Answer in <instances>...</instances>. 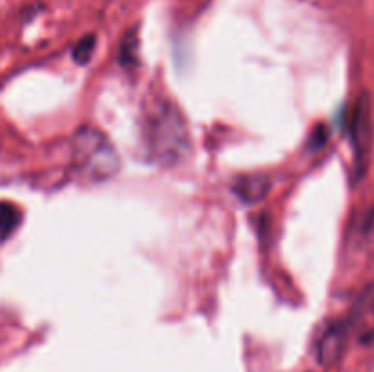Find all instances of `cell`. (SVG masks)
I'll return each instance as SVG.
<instances>
[{"label":"cell","mask_w":374,"mask_h":372,"mask_svg":"<svg viewBox=\"0 0 374 372\" xmlns=\"http://www.w3.org/2000/svg\"><path fill=\"white\" fill-rule=\"evenodd\" d=\"M116 146L101 130L81 126L71 139V170L86 182H103L119 172Z\"/></svg>","instance_id":"7a4b0ae2"},{"label":"cell","mask_w":374,"mask_h":372,"mask_svg":"<svg viewBox=\"0 0 374 372\" xmlns=\"http://www.w3.org/2000/svg\"><path fill=\"white\" fill-rule=\"evenodd\" d=\"M345 327L340 325V323L325 331V334L321 336L316 347V358L321 365H325V367L333 365L340 358L343 347H345Z\"/></svg>","instance_id":"5b68a950"},{"label":"cell","mask_w":374,"mask_h":372,"mask_svg":"<svg viewBox=\"0 0 374 372\" xmlns=\"http://www.w3.org/2000/svg\"><path fill=\"white\" fill-rule=\"evenodd\" d=\"M95 51V35H88V37L81 38L74 48V58L79 64H88Z\"/></svg>","instance_id":"52a82bcc"},{"label":"cell","mask_w":374,"mask_h":372,"mask_svg":"<svg viewBox=\"0 0 374 372\" xmlns=\"http://www.w3.org/2000/svg\"><path fill=\"white\" fill-rule=\"evenodd\" d=\"M272 181L268 175L263 174H251V175H241L234 181L232 185V192L241 199L243 203L254 205L258 201L265 197L271 190Z\"/></svg>","instance_id":"277c9868"},{"label":"cell","mask_w":374,"mask_h":372,"mask_svg":"<svg viewBox=\"0 0 374 372\" xmlns=\"http://www.w3.org/2000/svg\"><path fill=\"white\" fill-rule=\"evenodd\" d=\"M143 141L150 157L172 168L190 155V132L185 115L166 99L153 100L143 119Z\"/></svg>","instance_id":"6da1fadb"},{"label":"cell","mask_w":374,"mask_h":372,"mask_svg":"<svg viewBox=\"0 0 374 372\" xmlns=\"http://www.w3.org/2000/svg\"><path fill=\"white\" fill-rule=\"evenodd\" d=\"M369 141H370L369 104H367L365 97H363V99L358 103L353 115V145H354V153H356L358 172L363 168L362 162L363 159H365L367 152H369Z\"/></svg>","instance_id":"3957f363"},{"label":"cell","mask_w":374,"mask_h":372,"mask_svg":"<svg viewBox=\"0 0 374 372\" xmlns=\"http://www.w3.org/2000/svg\"><path fill=\"white\" fill-rule=\"evenodd\" d=\"M22 221L21 210L9 201H0V243L15 234Z\"/></svg>","instance_id":"8992f818"},{"label":"cell","mask_w":374,"mask_h":372,"mask_svg":"<svg viewBox=\"0 0 374 372\" xmlns=\"http://www.w3.org/2000/svg\"><path fill=\"white\" fill-rule=\"evenodd\" d=\"M136 38H126L123 44V50H121V61H123V64H132L133 62V57H136Z\"/></svg>","instance_id":"ba28073f"}]
</instances>
